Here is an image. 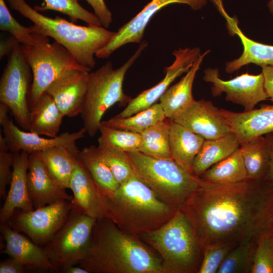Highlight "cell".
Returning <instances> with one entry per match:
<instances>
[{"instance_id":"277c9868","label":"cell","mask_w":273,"mask_h":273,"mask_svg":"<svg viewBox=\"0 0 273 273\" xmlns=\"http://www.w3.org/2000/svg\"><path fill=\"white\" fill-rule=\"evenodd\" d=\"M10 8L33 23L35 32L51 37L63 46L81 65L93 68L96 53L114 37L116 31L103 26H80L57 16L43 15L25 0H7Z\"/></svg>"},{"instance_id":"4dcf8cb0","label":"cell","mask_w":273,"mask_h":273,"mask_svg":"<svg viewBox=\"0 0 273 273\" xmlns=\"http://www.w3.org/2000/svg\"><path fill=\"white\" fill-rule=\"evenodd\" d=\"M200 177L214 183L235 184L248 179L240 149L208 169Z\"/></svg>"},{"instance_id":"d6986e66","label":"cell","mask_w":273,"mask_h":273,"mask_svg":"<svg viewBox=\"0 0 273 273\" xmlns=\"http://www.w3.org/2000/svg\"><path fill=\"white\" fill-rule=\"evenodd\" d=\"M27 183L30 199L34 209L56 202L71 201L73 196L61 187L51 176L41 158L39 152L29 154Z\"/></svg>"},{"instance_id":"7bdbcfd3","label":"cell","mask_w":273,"mask_h":273,"mask_svg":"<svg viewBox=\"0 0 273 273\" xmlns=\"http://www.w3.org/2000/svg\"><path fill=\"white\" fill-rule=\"evenodd\" d=\"M24 268L21 263L11 257L0 262V273H23Z\"/></svg>"},{"instance_id":"c3c4849f","label":"cell","mask_w":273,"mask_h":273,"mask_svg":"<svg viewBox=\"0 0 273 273\" xmlns=\"http://www.w3.org/2000/svg\"><path fill=\"white\" fill-rule=\"evenodd\" d=\"M270 12L273 15V0H270L267 4Z\"/></svg>"},{"instance_id":"f546056e","label":"cell","mask_w":273,"mask_h":273,"mask_svg":"<svg viewBox=\"0 0 273 273\" xmlns=\"http://www.w3.org/2000/svg\"><path fill=\"white\" fill-rule=\"evenodd\" d=\"M42 161L53 179L62 188H69L77 155L63 146L39 152Z\"/></svg>"},{"instance_id":"d4e9b609","label":"cell","mask_w":273,"mask_h":273,"mask_svg":"<svg viewBox=\"0 0 273 273\" xmlns=\"http://www.w3.org/2000/svg\"><path fill=\"white\" fill-rule=\"evenodd\" d=\"M64 117L53 98L45 92L30 109L29 131L55 138L58 135Z\"/></svg>"},{"instance_id":"1f68e13d","label":"cell","mask_w":273,"mask_h":273,"mask_svg":"<svg viewBox=\"0 0 273 273\" xmlns=\"http://www.w3.org/2000/svg\"><path fill=\"white\" fill-rule=\"evenodd\" d=\"M166 118L160 103H155L149 108L130 116H114L102 123L110 127L141 133L149 127Z\"/></svg>"},{"instance_id":"3957f363","label":"cell","mask_w":273,"mask_h":273,"mask_svg":"<svg viewBox=\"0 0 273 273\" xmlns=\"http://www.w3.org/2000/svg\"><path fill=\"white\" fill-rule=\"evenodd\" d=\"M106 197L105 217L123 231L137 236L161 227L177 210L159 198L135 175L120 185L112 197Z\"/></svg>"},{"instance_id":"ffe728a7","label":"cell","mask_w":273,"mask_h":273,"mask_svg":"<svg viewBox=\"0 0 273 273\" xmlns=\"http://www.w3.org/2000/svg\"><path fill=\"white\" fill-rule=\"evenodd\" d=\"M220 109L241 145L273 132V105H261L258 109L243 112Z\"/></svg>"},{"instance_id":"681fc988","label":"cell","mask_w":273,"mask_h":273,"mask_svg":"<svg viewBox=\"0 0 273 273\" xmlns=\"http://www.w3.org/2000/svg\"><path fill=\"white\" fill-rule=\"evenodd\" d=\"M272 133V134H273V132H272V133Z\"/></svg>"},{"instance_id":"8fae6325","label":"cell","mask_w":273,"mask_h":273,"mask_svg":"<svg viewBox=\"0 0 273 273\" xmlns=\"http://www.w3.org/2000/svg\"><path fill=\"white\" fill-rule=\"evenodd\" d=\"M71 209V201L62 200L32 211L16 210L8 223L43 247L63 225Z\"/></svg>"},{"instance_id":"484cf974","label":"cell","mask_w":273,"mask_h":273,"mask_svg":"<svg viewBox=\"0 0 273 273\" xmlns=\"http://www.w3.org/2000/svg\"><path fill=\"white\" fill-rule=\"evenodd\" d=\"M204 140L203 137L183 125L173 120L171 122L169 143L172 158L191 173L194 160Z\"/></svg>"},{"instance_id":"e575fe53","label":"cell","mask_w":273,"mask_h":273,"mask_svg":"<svg viewBox=\"0 0 273 273\" xmlns=\"http://www.w3.org/2000/svg\"><path fill=\"white\" fill-rule=\"evenodd\" d=\"M98 139L100 149L112 148L124 152H140L143 146L141 133L108 126L101 122Z\"/></svg>"},{"instance_id":"ac0fdd59","label":"cell","mask_w":273,"mask_h":273,"mask_svg":"<svg viewBox=\"0 0 273 273\" xmlns=\"http://www.w3.org/2000/svg\"><path fill=\"white\" fill-rule=\"evenodd\" d=\"M69 189L73 193L71 208L97 219L105 217L107 197L99 190L77 157Z\"/></svg>"},{"instance_id":"603a6c76","label":"cell","mask_w":273,"mask_h":273,"mask_svg":"<svg viewBox=\"0 0 273 273\" xmlns=\"http://www.w3.org/2000/svg\"><path fill=\"white\" fill-rule=\"evenodd\" d=\"M29 155L24 151L14 153L13 176L9 190L0 210L1 223L8 222L16 210L27 212L34 209L27 183Z\"/></svg>"},{"instance_id":"74e56055","label":"cell","mask_w":273,"mask_h":273,"mask_svg":"<svg viewBox=\"0 0 273 273\" xmlns=\"http://www.w3.org/2000/svg\"><path fill=\"white\" fill-rule=\"evenodd\" d=\"M251 273H273V225L258 238Z\"/></svg>"},{"instance_id":"5b68a950","label":"cell","mask_w":273,"mask_h":273,"mask_svg":"<svg viewBox=\"0 0 273 273\" xmlns=\"http://www.w3.org/2000/svg\"><path fill=\"white\" fill-rule=\"evenodd\" d=\"M139 237L159 254L163 273H198L204 248L181 209L161 227Z\"/></svg>"},{"instance_id":"52a82bcc","label":"cell","mask_w":273,"mask_h":273,"mask_svg":"<svg viewBox=\"0 0 273 273\" xmlns=\"http://www.w3.org/2000/svg\"><path fill=\"white\" fill-rule=\"evenodd\" d=\"M126 152L134 175L159 198L177 209L199 185L200 177L173 159L155 158L139 151Z\"/></svg>"},{"instance_id":"7dc6e473","label":"cell","mask_w":273,"mask_h":273,"mask_svg":"<svg viewBox=\"0 0 273 273\" xmlns=\"http://www.w3.org/2000/svg\"><path fill=\"white\" fill-rule=\"evenodd\" d=\"M64 273H89L87 270L79 265H74L68 266L62 270Z\"/></svg>"},{"instance_id":"9c48e42d","label":"cell","mask_w":273,"mask_h":273,"mask_svg":"<svg viewBox=\"0 0 273 273\" xmlns=\"http://www.w3.org/2000/svg\"><path fill=\"white\" fill-rule=\"evenodd\" d=\"M21 48L32 72L28 96L30 109L48 86L66 71L77 69L90 72L92 69L79 64L63 46L56 41L33 46L21 44Z\"/></svg>"},{"instance_id":"d6a6232c","label":"cell","mask_w":273,"mask_h":273,"mask_svg":"<svg viewBox=\"0 0 273 273\" xmlns=\"http://www.w3.org/2000/svg\"><path fill=\"white\" fill-rule=\"evenodd\" d=\"M172 120L166 118L142 132L143 146L140 152L155 158L172 159L169 143Z\"/></svg>"},{"instance_id":"4316f807","label":"cell","mask_w":273,"mask_h":273,"mask_svg":"<svg viewBox=\"0 0 273 273\" xmlns=\"http://www.w3.org/2000/svg\"><path fill=\"white\" fill-rule=\"evenodd\" d=\"M234 133L215 139H205L196 156L192 166V173L200 177L212 165L223 160L240 147Z\"/></svg>"},{"instance_id":"9a60e30c","label":"cell","mask_w":273,"mask_h":273,"mask_svg":"<svg viewBox=\"0 0 273 273\" xmlns=\"http://www.w3.org/2000/svg\"><path fill=\"white\" fill-rule=\"evenodd\" d=\"M173 55L175 60L165 69V75L162 80L155 86L145 90L132 99L125 109L117 115L121 117L130 116L146 109L160 99L176 78L187 72L195 61L201 55L199 48H179L174 50Z\"/></svg>"},{"instance_id":"f6af8a7d","label":"cell","mask_w":273,"mask_h":273,"mask_svg":"<svg viewBox=\"0 0 273 273\" xmlns=\"http://www.w3.org/2000/svg\"><path fill=\"white\" fill-rule=\"evenodd\" d=\"M18 42L17 40L12 36L11 37L1 41L0 45V58L2 59L5 56H8L12 53L15 44Z\"/></svg>"},{"instance_id":"7a4b0ae2","label":"cell","mask_w":273,"mask_h":273,"mask_svg":"<svg viewBox=\"0 0 273 273\" xmlns=\"http://www.w3.org/2000/svg\"><path fill=\"white\" fill-rule=\"evenodd\" d=\"M162 263L139 236L103 217L97 219L89 249L79 265L89 273H163Z\"/></svg>"},{"instance_id":"f35d334b","label":"cell","mask_w":273,"mask_h":273,"mask_svg":"<svg viewBox=\"0 0 273 273\" xmlns=\"http://www.w3.org/2000/svg\"><path fill=\"white\" fill-rule=\"evenodd\" d=\"M99 150L119 185L125 183L134 175L126 152L112 148H99Z\"/></svg>"},{"instance_id":"2e32d148","label":"cell","mask_w":273,"mask_h":273,"mask_svg":"<svg viewBox=\"0 0 273 273\" xmlns=\"http://www.w3.org/2000/svg\"><path fill=\"white\" fill-rule=\"evenodd\" d=\"M173 121L206 140L219 138L232 133L220 109L210 101L195 100Z\"/></svg>"},{"instance_id":"ab89813d","label":"cell","mask_w":273,"mask_h":273,"mask_svg":"<svg viewBox=\"0 0 273 273\" xmlns=\"http://www.w3.org/2000/svg\"><path fill=\"white\" fill-rule=\"evenodd\" d=\"M238 243L224 242L206 246L204 249L203 260L198 273H217L228 254Z\"/></svg>"},{"instance_id":"b9f144b4","label":"cell","mask_w":273,"mask_h":273,"mask_svg":"<svg viewBox=\"0 0 273 273\" xmlns=\"http://www.w3.org/2000/svg\"><path fill=\"white\" fill-rule=\"evenodd\" d=\"M92 6L94 14L100 20L102 26L108 28L112 22V14L106 6L104 0H86Z\"/></svg>"},{"instance_id":"83f0119b","label":"cell","mask_w":273,"mask_h":273,"mask_svg":"<svg viewBox=\"0 0 273 273\" xmlns=\"http://www.w3.org/2000/svg\"><path fill=\"white\" fill-rule=\"evenodd\" d=\"M242 144L239 149L243 158L248 179L267 180L270 161V143L267 134Z\"/></svg>"},{"instance_id":"8d00e7d4","label":"cell","mask_w":273,"mask_h":273,"mask_svg":"<svg viewBox=\"0 0 273 273\" xmlns=\"http://www.w3.org/2000/svg\"><path fill=\"white\" fill-rule=\"evenodd\" d=\"M79 0H43L44 4L35 6L37 11L53 10L68 16L72 21L80 20L89 25L102 26L97 16L83 8Z\"/></svg>"},{"instance_id":"d590c367","label":"cell","mask_w":273,"mask_h":273,"mask_svg":"<svg viewBox=\"0 0 273 273\" xmlns=\"http://www.w3.org/2000/svg\"><path fill=\"white\" fill-rule=\"evenodd\" d=\"M0 29L10 33L22 45L35 46L48 42V37L34 31L32 25H21L11 15L5 0H0Z\"/></svg>"},{"instance_id":"f1b7e54d","label":"cell","mask_w":273,"mask_h":273,"mask_svg":"<svg viewBox=\"0 0 273 273\" xmlns=\"http://www.w3.org/2000/svg\"><path fill=\"white\" fill-rule=\"evenodd\" d=\"M77 157L101 192L107 197H112L120 185L103 159L98 147L94 145L84 147L78 151Z\"/></svg>"},{"instance_id":"836d02e7","label":"cell","mask_w":273,"mask_h":273,"mask_svg":"<svg viewBox=\"0 0 273 273\" xmlns=\"http://www.w3.org/2000/svg\"><path fill=\"white\" fill-rule=\"evenodd\" d=\"M258 238L240 241L228 254L217 273H251Z\"/></svg>"},{"instance_id":"ba28073f","label":"cell","mask_w":273,"mask_h":273,"mask_svg":"<svg viewBox=\"0 0 273 273\" xmlns=\"http://www.w3.org/2000/svg\"><path fill=\"white\" fill-rule=\"evenodd\" d=\"M96 220L71 208L63 225L42 247L56 271L79 265L85 258Z\"/></svg>"},{"instance_id":"7c38bea8","label":"cell","mask_w":273,"mask_h":273,"mask_svg":"<svg viewBox=\"0 0 273 273\" xmlns=\"http://www.w3.org/2000/svg\"><path fill=\"white\" fill-rule=\"evenodd\" d=\"M9 111L8 106L1 103L0 124L3 128V137L10 151L14 153L24 151L30 154L42 152L54 147L63 146L77 155L79 150L76 142L85 136L86 131L83 127L73 133L65 132L55 138L48 139L21 130L10 119L8 115Z\"/></svg>"},{"instance_id":"7402d4cb","label":"cell","mask_w":273,"mask_h":273,"mask_svg":"<svg viewBox=\"0 0 273 273\" xmlns=\"http://www.w3.org/2000/svg\"><path fill=\"white\" fill-rule=\"evenodd\" d=\"M211 1L225 19L230 35H238L243 46V52L241 56L226 63L225 71L228 73H232L250 63L261 67L273 65V46L257 42L247 37L239 27L237 18L230 16L225 11L222 0Z\"/></svg>"},{"instance_id":"ee69618b","label":"cell","mask_w":273,"mask_h":273,"mask_svg":"<svg viewBox=\"0 0 273 273\" xmlns=\"http://www.w3.org/2000/svg\"><path fill=\"white\" fill-rule=\"evenodd\" d=\"M264 86L268 98L273 102V65L261 67Z\"/></svg>"},{"instance_id":"6da1fadb","label":"cell","mask_w":273,"mask_h":273,"mask_svg":"<svg viewBox=\"0 0 273 273\" xmlns=\"http://www.w3.org/2000/svg\"><path fill=\"white\" fill-rule=\"evenodd\" d=\"M180 209L204 248L214 243L258 237L273 225V183L247 179L218 184L201 178Z\"/></svg>"},{"instance_id":"e0dca14e","label":"cell","mask_w":273,"mask_h":273,"mask_svg":"<svg viewBox=\"0 0 273 273\" xmlns=\"http://www.w3.org/2000/svg\"><path fill=\"white\" fill-rule=\"evenodd\" d=\"M89 73L77 69L67 70L46 89L65 116L74 117L80 114Z\"/></svg>"},{"instance_id":"bcb514c9","label":"cell","mask_w":273,"mask_h":273,"mask_svg":"<svg viewBox=\"0 0 273 273\" xmlns=\"http://www.w3.org/2000/svg\"><path fill=\"white\" fill-rule=\"evenodd\" d=\"M267 135L270 141L271 150L270 165L267 180L273 183V134L270 133Z\"/></svg>"},{"instance_id":"60d3db41","label":"cell","mask_w":273,"mask_h":273,"mask_svg":"<svg viewBox=\"0 0 273 273\" xmlns=\"http://www.w3.org/2000/svg\"><path fill=\"white\" fill-rule=\"evenodd\" d=\"M8 148L2 133L0 134V197L7 196L6 188L10 185L13 176L14 152H8Z\"/></svg>"},{"instance_id":"8992f818","label":"cell","mask_w":273,"mask_h":273,"mask_svg":"<svg viewBox=\"0 0 273 273\" xmlns=\"http://www.w3.org/2000/svg\"><path fill=\"white\" fill-rule=\"evenodd\" d=\"M148 43L144 41L134 54L121 67L114 69L108 61L89 73L87 89L80 113L86 133L94 137L99 130L102 117L113 105L128 104L131 98L124 93L123 82L126 73Z\"/></svg>"},{"instance_id":"5bb4252c","label":"cell","mask_w":273,"mask_h":273,"mask_svg":"<svg viewBox=\"0 0 273 273\" xmlns=\"http://www.w3.org/2000/svg\"><path fill=\"white\" fill-rule=\"evenodd\" d=\"M174 3L187 4L193 10H198L206 5L207 0H152L135 17L118 29L114 37L96 53V57L108 58L123 45L141 43L145 28L154 15L162 8Z\"/></svg>"},{"instance_id":"4fadbf2b","label":"cell","mask_w":273,"mask_h":273,"mask_svg":"<svg viewBox=\"0 0 273 273\" xmlns=\"http://www.w3.org/2000/svg\"><path fill=\"white\" fill-rule=\"evenodd\" d=\"M203 79L212 83L211 92L213 97L224 93L226 101L243 106L245 111L251 110L258 103L268 100L262 73L257 75L245 73L224 80L220 78L218 69L209 68L204 71Z\"/></svg>"},{"instance_id":"cb8c5ba5","label":"cell","mask_w":273,"mask_h":273,"mask_svg":"<svg viewBox=\"0 0 273 273\" xmlns=\"http://www.w3.org/2000/svg\"><path fill=\"white\" fill-rule=\"evenodd\" d=\"M210 51L207 50L201 54L186 74L178 82L168 88L160 98L159 103L166 118L174 120L195 101L192 94L193 82L204 58Z\"/></svg>"},{"instance_id":"44dd1931","label":"cell","mask_w":273,"mask_h":273,"mask_svg":"<svg viewBox=\"0 0 273 273\" xmlns=\"http://www.w3.org/2000/svg\"><path fill=\"white\" fill-rule=\"evenodd\" d=\"M0 231L6 244L2 253L19 261L25 267L56 271L43 248L12 229L8 222L1 223Z\"/></svg>"},{"instance_id":"30bf717a","label":"cell","mask_w":273,"mask_h":273,"mask_svg":"<svg viewBox=\"0 0 273 273\" xmlns=\"http://www.w3.org/2000/svg\"><path fill=\"white\" fill-rule=\"evenodd\" d=\"M32 72L22 51L21 44L17 42L0 79V102L8 106L17 124L29 131L30 108L28 96Z\"/></svg>"}]
</instances>
